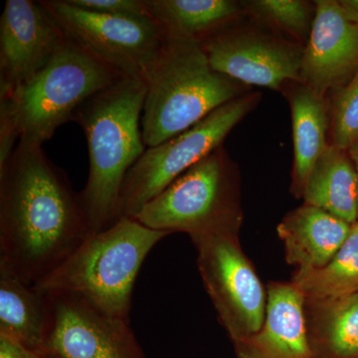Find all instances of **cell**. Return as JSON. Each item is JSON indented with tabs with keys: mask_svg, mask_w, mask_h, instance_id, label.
Segmentation results:
<instances>
[{
	"mask_svg": "<svg viewBox=\"0 0 358 358\" xmlns=\"http://www.w3.org/2000/svg\"><path fill=\"white\" fill-rule=\"evenodd\" d=\"M92 233L66 173L42 145L18 141L0 169V264L35 285Z\"/></svg>",
	"mask_w": 358,
	"mask_h": 358,
	"instance_id": "obj_1",
	"label": "cell"
},
{
	"mask_svg": "<svg viewBox=\"0 0 358 358\" xmlns=\"http://www.w3.org/2000/svg\"><path fill=\"white\" fill-rule=\"evenodd\" d=\"M145 93L143 79L122 78L92 96L73 117L88 143V180L79 196L93 233L119 220L124 178L147 150L141 133Z\"/></svg>",
	"mask_w": 358,
	"mask_h": 358,
	"instance_id": "obj_2",
	"label": "cell"
},
{
	"mask_svg": "<svg viewBox=\"0 0 358 358\" xmlns=\"http://www.w3.org/2000/svg\"><path fill=\"white\" fill-rule=\"evenodd\" d=\"M141 133L155 147L201 122L250 87L212 69L201 43L169 38L143 76Z\"/></svg>",
	"mask_w": 358,
	"mask_h": 358,
	"instance_id": "obj_3",
	"label": "cell"
},
{
	"mask_svg": "<svg viewBox=\"0 0 358 358\" xmlns=\"http://www.w3.org/2000/svg\"><path fill=\"white\" fill-rule=\"evenodd\" d=\"M169 233L120 218L92 233L57 268L33 285L45 294H69L103 312L129 320L134 282L152 248Z\"/></svg>",
	"mask_w": 358,
	"mask_h": 358,
	"instance_id": "obj_4",
	"label": "cell"
},
{
	"mask_svg": "<svg viewBox=\"0 0 358 358\" xmlns=\"http://www.w3.org/2000/svg\"><path fill=\"white\" fill-rule=\"evenodd\" d=\"M134 219L152 230L189 237L241 228L240 178L223 145L190 167Z\"/></svg>",
	"mask_w": 358,
	"mask_h": 358,
	"instance_id": "obj_5",
	"label": "cell"
},
{
	"mask_svg": "<svg viewBox=\"0 0 358 358\" xmlns=\"http://www.w3.org/2000/svg\"><path fill=\"white\" fill-rule=\"evenodd\" d=\"M122 78L68 38L38 73L13 92L20 140L43 145L87 101Z\"/></svg>",
	"mask_w": 358,
	"mask_h": 358,
	"instance_id": "obj_6",
	"label": "cell"
},
{
	"mask_svg": "<svg viewBox=\"0 0 358 358\" xmlns=\"http://www.w3.org/2000/svg\"><path fill=\"white\" fill-rule=\"evenodd\" d=\"M260 101L261 94L249 92L218 108L178 136L147 148L124 178L120 218L136 217L145 204L181 174L223 145L226 136Z\"/></svg>",
	"mask_w": 358,
	"mask_h": 358,
	"instance_id": "obj_7",
	"label": "cell"
},
{
	"mask_svg": "<svg viewBox=\"0 0 358 358\" xmlns=\"http://www.w3.org/2000/svg\"><path fill=\"white\" fill-rule=\"evenodd\" d=\"M239 231L228 228L190 237L205 289L234 343L261 329L267 305L262 282L240 245Z\"/></svg>",
	"mask_w": 358,
	"mask_h": 358,
	"instance_id": "obj_8",
	"label": "cell"
},
{
	"mask_svg": "<svg viewBox=\"0 0 358 358\" xmlns=\"http://www.w3.org/2000/svg\"><path fill=\"white\" fill-rule=\"evenodd\" d=\"M39 1L68 38L124 77L143 79L166 41L150 16L99 13L69 0Z\"/></svg>",
	"mask_w": 358,
	"mask_h": 358,
	"instance_id": "obj_9",
	"label": "cell"
},
{
	"mask_svg": "<svg viewBox=\"0 0 358 358\" xmlns=\"http://www.w3.org/2000/svg\"><path fill=\"white\" fill-rule=\"evenodd\" d=\"M266 28L239 20L201 43L212 69L245 86L280 92L301 82L305 46Z\"/></svg>",
	"mask_w": 358,
	"mask_h": 358,
	"instance_id": "obj_10",
	"label": "cell"
},
{
	"mask_svg": "<svg viewBox=\"0 0 358 358\" xmlns=\"http://www.w3.org/2000/svg\"><path fill=\"white\" fill-rule=\"evenodd\" d=\"M47 296L51 320L43 352L51 358H145L131 320L74 294Z\"/></svg>",
	"mask_w": 358,
	"mask_h": 358,
	"instance_id": "obj_11",
	"label": "cell"
},
{
	"mask_svg": "<svg viewBox=\"0 0 358 358\" xmlns=\"http://www.w3.org/2000/svg\"><path fill=\"white\" fill-rule=\"evenodd\" d=\"M68 40L40 1L7 0L0 18V88H16L38 73Z\"/></svg>",
	"mask_w": 358,
	"mask_h": 358,
	"instance_id": "obj_12",
	"label": "cell"
},
{
	"mask_svg": "<svg viewBox=\"0 0 358 358\" xmlns=\"http://www.w3.org/2000/svg\"><path fill=\"white\" fill-rule=\"evenodd\" d=\"M312 31L303 49L301 79L329 96L358 72V23L336 0H317Z\"/></svg>",
	"mask_w": 358,
	"mask_h": 358,
	"instance_id": "obj_13",
	"label": "cell"
},
{
	"mask_svg": "<svg viewBox=\"0 0 358 358\" xmlns=\"http://www.w3.org/2000/svg\"><path fill=\"white\" fill-rule=\"evenodd\" d=\"M305 298L292 282H270L261 329L234 343L237 358H315Z\"/></svg>",
	"mask_w": 358,
	"mask_h": 358,
	"instance_id": "obj_14",
	"label": "cell"
},
{
	"mask_svg": "<svg viewBox=\"0 0 358 358\" xmlns=\"http://www.w3.org/2000/svg\"><path fill=\"white\" fill-rule=\"evenodd\" d=\"M281 92L289 102L293 127L291 193L303 199L308 176L329 145L331 105L327 96L303 82H289Z\"/></svg>",
	"mask_w": 358,
	"mask_h": 358,
	"instance_id": "obj_15",
	"label": "cell"
},
{
	"mask_svg": "<svg viewBox=\"0 0 358 358\" xmlns=\"http://www.w3.org/2000/svg\"><path fill=\"white\" fill-rule=\"evenodd\" d=\"M352 224L319 207L303 203L289 211L277 227L285 255L296 270L326 265L345 244Z\"/></svg>",
	"mask_w": 358,
	"mask_h": 358,
	"instance_id": "obj_16",
	"label": "cell"
},
{
	"mask_svg": "<svg viewBox=\"0 0 358 358\" xmlns=\"http://www.w3.org/2000/svg\"><path fill=\"white\" fill-rule=\"evenodd\" d=\"M148 14L164 39L203 43L241 20L244 8L233 0H145Z\"/></svg>",
	"mask_w": 358,
	"mask_h": 358,
	"instance_id": "obj_17",
	"label": "cell"
},
{
	"mask_svg": "<svg viewBox=\"0 0 358 358\" xmlns=\"http://www.w3.org/2000/svg\"><path fill=\"white\" fill-rule=\"evenodd\" d=\"M50 320L49 296L0 264V334L43 350Z\"/></svg>",
	"mask_w": 358,
	"mask_h": 358,
	"instance_id": "obj_18",
	"label": "cell"
},
{
	"mask_svg": "<svg viewBox=\"0 0 358 358\" xmlns=\"http://www.w3.org/2000/svg\"><path fill=\"white\" fill-rule=\"evenodd\" d=\"M303 199L352 225L357 222V174L348 150L329 143L308 176Z\"/></svg>",
	"mask_w": 358,
	"mask_h": 358,
	"instance_id": "obj_19",
	"label": "cell"
},
{
	"mask_svg": "<svg viewBox=\"0 0 358 358\" xmlns=\"http://www.w3.org/2000/svg\"><path fill=\"white\" fill-rule=\"evenodd\" d=\"M292 284L307 308L320 307L358 293V222L338 253L322 267L296 270Z\"/></svg>",
	"mask_w": 358,
	"mask_h": 358,
	"instance_id": "obj_20",
	"label": "cell"
},
{
	"mask_svg": "<svg viewBox=\"0 0 358 358\" xmlns=\"http://www.w3.org/2000/svg\"><path fill=\"white\" fill-rule=\"evenodd\" d=\"M315 334L334 358H358V293L312 308Z\"/></svg>",
	"mask_w": 358,
	"mask_h": 358,
	"instance_id": "obj_21",
	"label": "cell"
},
{
	"mask_svg": "<svg viewBox=\"0 0 358 358\" xmlns=\"http://www.w3.org/2000/svg\"><path fill=\"white\" fill-rule=\"evenodd\" d=\"M245 13L305 46L315 15V2L305 0H252L241 2Z\"/></svg>",
	"mask_w": 358,
	"mask_h": 358,
	"instance_id": "obj_22",
	"label": "cell"
},
{
	"mask_svg": "<svg viewBox=\"0 0 358 358\" xmlns=\"http://www.w3.org/2000/svg\"><path fill=\"white\" fill-rule=\"evenodd\" d=\"M331 96L329 143L348 150L358 141V72Z\"/></svg>",
	"mask_w": 358,
	"mask_h": 358,
	"instance_id": "obj_23",
	"label": "cell"
},
{
	"mask_svg": "<svg viewBox=\"0 0 358 358\" xmlns=\"http://www.w3.org/2000/svg\"><path fill=\"white\" fill-rule=\"evenodd\" d=\"M21 131L13 100V91L0 88V169L6 166L15 150Z\"/></svg>",
	"mask_w": 358,
	"mask_h": 358,
	"instance_id": "obj_24",
	"label": "cell"
},
{
	"mask_svg": "<svg viewBox=\"0 0 358 358\" xmlns=\"http://www.w3.org/2000/svg\"><path fill=\"white\" fill-rule=\"evenodd\" d=\"M87 10L95 13L113 14V15L148 16L145 0H69Z\"/></svg>",
	"mask_w": 358,
	"mask_h": 358,
	"instance_id": "obj_25",
	"label": "cell"
},
{
	"mask_svg": "<svg viewBox=\"0 0 358 358\" xmlns=\"http://www.w3.org/2000/svg\"><path fill=\"white\" fill-rule=\"evenodd\" d=\"M0 358H51L43 350H36L9 336L0 334Z\"/></svg>",
	"mask_w": 358,
	"mask_h": 358,
	"instance_id": "obj_26",
	"label": "cell"
},
{
	"mask_svg": "<svg viewBox=\"0 0 358 358\" xmlns=\"http://www.w3.org/2000/svg\"><path fill=\"white\" fill-rule=\"evenodd\" d=\"M338 2L346 16L353 22L358 23V0H339Z\"/></svg>",
	"mask_w": 358,
	"mask_h": 358,
	"instance_id": "obj_27",
	"label": "cell"
},
{
	"mask_svg": "<svg viewBox=\"0 0 358 358\" xmlns=\"http://www.w3.org/2000/svg\"><path fill=\"white\" fill-rule=\"evenodd\" d=\"M348 152H350V157L355 164V169H357V186H358V141H355V143L348 148ZM357 222H358V199H357Z\"/></svg>",
	"mask_w": 358,
	"mask_h": 358,
	"instance_id": "obj_28",
	"label": "cell"
}]
</instances>
